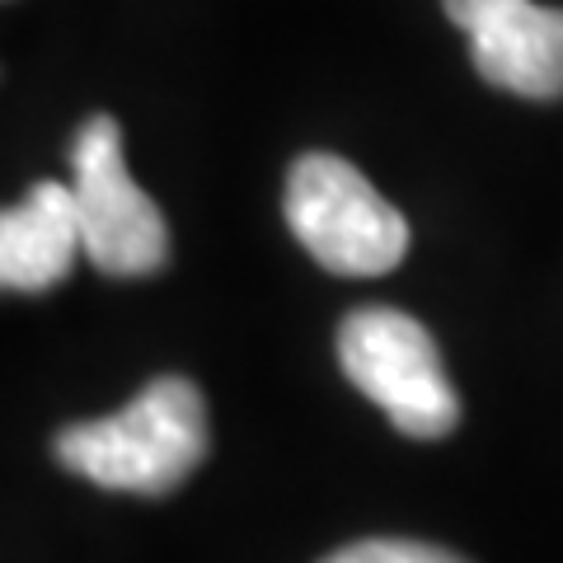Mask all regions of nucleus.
I'll return each mask as SVG.
<instances>
[{
    "mask_svg": "<svg viewBox=\"0 0 563 563\" xmlns=\"http://www.w3.org/2000/svg\"><path fill=\"white\" fill-rule=\"evenodd\" d=\"M474 70L521 99H563V10L536 0H442Z\"/></svg>",
    "mask_w": 563,
    "mask_h": 563,
    "instance_id": "nucleus-5",
    "label": "nucleus"
},
{
    "mask_svg": "<svg viewBox=\"0 0 563 563\" xmlns=\"http://www.w3.org/2000/svg\"><path fill=\"white\" fill-rule=\"evenodd\" d=\"M339 362L404 437L437 442L461 422V395L446 380L442 352L413 314L390 306L352 310L339 329Z\"/></svg>",
    "mask_w": 563,
    "mask_h": 563,
    "instance_id": "nucleus-3",
    "label": "nucleus"
},
{
    "mask_svg": "<svg viewBox=\"0 0 563 563\" xmlns=\"http://www.w3.org/2000/svg\"><path fill=\"white\" fill-rule=\"evenodd\" d=\"M76 254H85V231L70 184H33L24 202L0 217V282H5V291L57 287Z\"/></svg>",
    "mask_w": 563,
    "mask_h": 563,
    "instance_id": "nucleus-6",
    "label": "nucleus"
},
{
    "mask_svg": "<svg viewBox=\"0 0 563 563\" xmlns=\"http://www.w3.org/2000/svg\"><path fill=\"white\" fill-rule=\"evenodd\" d=\"M320 563H465V559L442 550V544H422V540H357V544L333 550Z\"/></svg>",
    "mask_w": 563,
    "mask_h": 563,
    "instance_id": "nucleus-7",
    "label": "nucleus"
},
{
    "mask_svg": "<svg viewBox=\"0 0 563 563\" xmlns=\"http://www.w3.org/2000/svg\"><path fill=\"white\" fill-rule=\"evenodd\" d=\"M70 188L80 207L85 258L109 277H151L169 258V225L151 192L122 161V132L109 113H95L70 146Z\"/></svg>",
    "mask_w": 563,
    "mask_h": 563,
    "instance_id": "nucleus-4",
    "label": "nucleus"
},
{
    "mask_svg": "<svg viewBox=\"0 0 563 563\" xmlns=\"http://www.w3.org/2000/svg\"><path fill=\"white\" fill-rule=\"evenodd\" d=\"M287 225L320 268L339 277H380L409 254V225L372 179L329 151L301 155L287 174Z\"/></svg>",
    "mask_w": 563,
    "mask_h": 563,
    "instance_id": "nucleus-2",
    "label": "nucleus"
},
{
    "mask_svg": "<svg viewBox=\"0 0 563 563\" xmlns=\"http://www.w3.org/2000/svg\"><path fill=\"white\" fill-rule=\"evenodd\" d=\"M207 399L184 376H161L128 409L70 422L52 437V455L80 479L113 493L165 498L207 461Z\"/></svg>",
    "mask_w": 563,
    "mask_h": 563,
    "instance_id": "nucleus-1",
    "label": "nucleus"
}]
</instances>
